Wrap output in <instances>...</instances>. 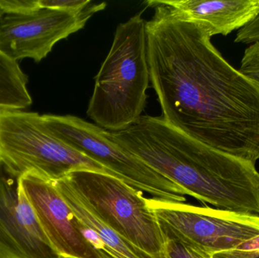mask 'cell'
I'll return each mask as SVG.
<instances>
[{
  "label": "cell",
  "mask_w": 259,
  "mask_h": 258,
  "mask_svg": "<svg viewBox=\"0 0 259 258\" xmlns=\"http://www.w3.org/2000/svg\"><path fill=\"white\" fill-rule=\"evenodd\" d=\"M0 258H4L3 257V256L0 255Z\"/></svg>",
  "instance_id": "obj_20"
},
{
  "label": "cell",
  "mask_w": 259,
  "mask_h": 258,
  "mask_svg": "<svg viewBox=\"0 0 259 258\" xmlns=\"http://www.w3.org/2000/svg\"><path fill=\"white\" fill-rule=\"evenodd\" d=\"M91 0H39L41 8L77 12L91 5Z\"/></svg>",
  "instance_id": "obj_17"
},
{
  "label": "cell",
  "mask_w": 259,
  "mask_h": 258,
  "mask_svg": "<svg viewBox=\"0 0 259 258\" xmlns=\"http://www.w3.org/2000/svg\"><path fill=\"white\" fill-rule=\"evenodd\" d=\"M159 224L212 257L259 235L258 215L148 198Z\"/></svg>",
  "instance_id": "obj_7"
},
{
  "label": "cell",
  "mask_w": 259,
  "mask_h": 258,
  "mask_svg": "<svg viewBox=\"0 0 259 258\" xmlns=\"http://www.w3.org/2000/svg\"><path fill=\"white\" fill-rule=\"evenodd\" d=\"M56 189L71 208L88 240L103 258H166L145 252L102 222L82 202L65 179L53 182Z\"/></svg>",
  "instance_id": "obj_12"
},
{
  "label": "cell",
  "mask_w": 259,
  "mask_h": 258,
  "mask_svg": "<svg viewBox=\"0 0 259 258\" xmlns=\"http://www.w3.org/2000/svg\"><path fill=\"white\" fill-rule=\"evenodd\" d=\"M106 6L92 3L77 12L40 8L24 15L4 14L0 18V51L17 62L24 59L41 62L58 42L83 29Z\"/></svg>",
  "instance_id": "obj_8"
},
{
  "label": "cell",
  "mask_w": 259,
  "mask_h": 258,
  "mask_svg": "<svg viewBox=\"0 0 259 258\" xmlns=\"http://www.w3.org/2000/svg\"><path fill=\"white\" fill-rule=\"evenodd\" d=\"M152 8L148 63L162 119L211 148L256 163L258 86L224 59L203 27Z\"/></svg>",
  "instance_id": "obj_1"
},
{
  "label": "cell",
  "mask_w": 259,
  "mask_h": 258,
  "mask_svg": "<svg viewBox=\"0 0 259 258\" xmlns=\"http://www.w3.org/2000/svg\"><path fill=\"white\" fill-rule=\"evenodd\" d=\"M28 77L18 62L0 51V110H24L32 104Z\"/></svg>",
  "instance_id": "obj_13"
},
{
  "label": "cell",
  "mask_w": 259,
  "mask_h": 258,
  "mask_svg": "<svg viewBox=\"0 0 259 258\" xmlns=\"http://www.w3.org/2000/svg\"><path fill=\"white\" fill-rule=\"evenodd\" d=\"M19 178L0 163V255L62 258L46 236Z\"/></svg>",
  "instance_id": "obj_9"
},
{
  "label": "cell",
  "mask_w": 259,
  "mask_h": 258,
  "mask_svg": "<svg viewBox=\"0 0 259 258\" xmlns=\"http://www.w3.org/2000/svg\"><path fill=\"white\" fill-rule=\"evenodd\" d=\"M147 7H162L175 19L194 23L209 36H227L250 22L259 12V0H147Z\"/></svg>",
  "instance_id": "obj_11"
},
{
  "label": "cell",
  "mask_w": 259,
  "mask_h": 258,
  "mask_svg": "<svg viewBox=\"0 0 259 258\" xmlns=\"http://www.w3.org/2000/svg\"><path fill=\"white\" fill-rule=\"evenodd\" d=\"M143 12L117 27L113 42L96 77L88 117L107 131L137 123L146 105L150 81L146 22Z\"/></svg>",
  "instance_id": "obj_3"
},
{
  "label": "cell",
  "mask_w": 259,
  "mask_h": 258,
  "mask_svg": "<svg viewBox=\"0 0 259 258\" xmlns=\"http://www.w3.org/2000/svg\"><path fill=\"white\" fill-rule=\"evenodd\" d=\"M259 41V12L258 15L237 32L235 42L240 43H254Z\"/></svg>",
  "instance_id": "obj_18"
},
{
  "label": "cell",
  "mask_w": 259,
  "mask_h": 258,
  "mask_svg": "<svg viewBox=\"0 0 259 258\" xmlns=\"http://www.w3.org/2000/svg\"><path fill=\"white\" fill-rule=\"evenodd\" d=\"M108 136L187 195L218 209L250 214L258 204L255 165L202 143L171 127L161 117L138 121Z\"/></svg>",
  "instance_id": "obj_2"
},
{
  "label": "cell",
  "mask_w": 259,
  "mask_h": 258,
  "mask_svg": "<svg viewBox=\"0 0 259 258\" xmlns=\"http://www.w3.org/2000/svg\"><path fill=\"white\" fill-rule=\"evenodd\" d=\"M238 71L259 88V41L245 50Z\"/></svg>",
  "instance_id": "obj_15"
},
{
  "label": "cell",
  "mask_w": 259,
  "mask_h": 258,
  "mask_svg": "<svg viewBox=\"0 0 259 258\" xmlns=\"http://www.w3.org/2000/svg\"><path fill=\"white\" fill-rule=\"evenodd\" d=\"M19 186L46 236L62 258H103L83 234L74 212L53 182L26 174L20 177Z\"/></svg>",
  "instance_id": "obj_10"
},
{
  "label": "cell",
  "mask_w": 259,
  "mask_h": 258,
  "mask_svg": "<svg viewBox=\"0 0 259 258\" xmlns=\"http://www.w3.org/2000/svg\"><path fill=\"white\" fill-rule=\"evenodd\" d=\"M4 15V12H3V11L1 9H0V18H1L3 15Z\"/></svg>",
  "instance_id": "obj_19"
},
{
  "label": "cell",
  "mask_w": 259,
  "mask_h": 258,
  "mask_svg": "<svg viewBox=\"0 0 259 258\" xmlns=\"http://www.w3.org/2000/svg\"><path fill=\"white\" fill-rule=\"evenodd\" d=\"M48 130L74 149L103 165L123 181L155 199L184 203L187 192L120 146L107 130L71 115H42Z\"/></svg>",
  "instance_id": "obj_6"
},
{
  "label": "cell",
  "mask_w": 259,
  "mask_h": 258,
  "mask_svg": "<svg viewBox=\"0 0 259 258\" xmlns=\"http://www.w3.org/2000/svg\"><path fill=\"white\" fill-rule=\"evenodd\" d=\"M165 239L166 258H212L160 224Z\"/></svg>",
  "instance_id": "obj_14"
},
{
  "label": "cell",
  "mask_w": 259,
  "mask_h": 258,
  "mask_svg": "<svg viewBox=\"0 0 259 258\" xmlns=\"http://www.w3.org/2000/svg\"><path fill=\"white\" fill-rule=\"evenodd\" d=\"M63 179L102 222L145 252L166 256L161 226L141 191L95 171H74Z\"/></svg>",
  "instance_id": "obj_5"
},
{
  "label": "cell",
  "mask_w": 259,
  "mask_h": 258,
  "mask_svg": "<svg viewBox=\"0 0 259 258\" xmlns=\"http://www.w3.org/2000/svg\"><path fill=\"white\" fill-rule=\"evenodd\" d=\"M40 8L39 0H0V9L4 14L24 15Z\"/></svg>",
  "instance_id": "obj_16"
},
{
  "label": "cell",
  "mask_w": 259,
  "mask_h": 258,
  "mask_svg": "<svg viewBox=\"0 0 259 258\" xmlns=\"http://www.w3.org/2000/svg\"><path fill=\"white\" fill-rule=\"evenodd\" d=\"M0 163L17 177L30 174L50 182L77 171L103 173L121 180L56 138L40 115L18 109L0 110Z\"/></svg>",
  "instance_id": "obj_4"
}]
</instances>
